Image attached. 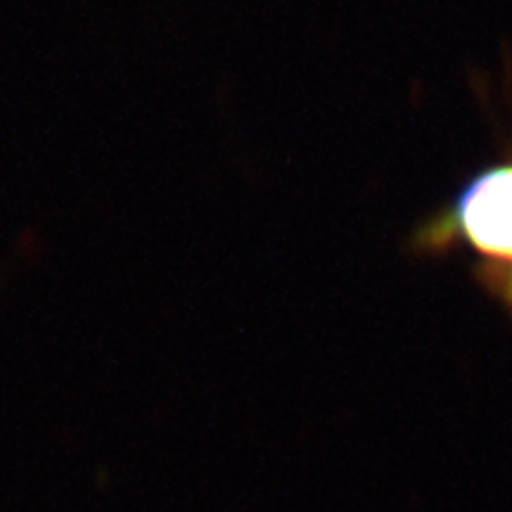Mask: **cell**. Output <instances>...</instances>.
<instances>
[{"label": "cell", "mask_w": 512, "mask_h": 512, "mask_svg": "<svg viewBox=\"0 0 512 512\" xmlns=\"http://www.w3.org/2000/svg\"><path fill=\"white\" fill-rule=\"evenodd\" d=\"M415 247L432 254L451 247L475 252L479 285L512 316V159L479 171L448 207L422 223Z\"/></svg>", "instance_id": "obj_1"}]
</instances>
